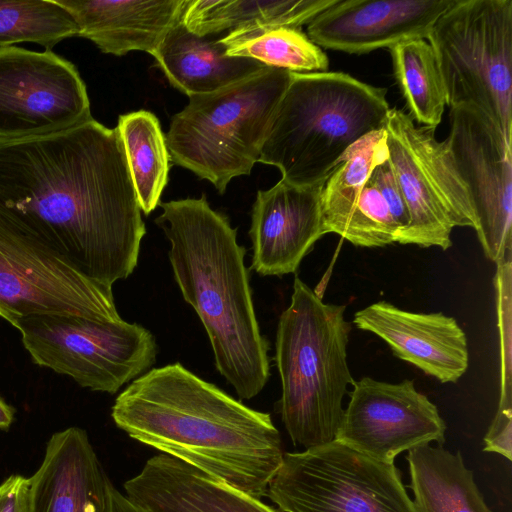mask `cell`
Here are the masks:
<instances>
[{
    "mask_svg": "<svg viewBox=\"0 0 512 512\" xmlns=\"http://www.w3.org/2000/svg\"><path fill=\"white\" fill-rule=\"evenodd\" d=\"M494 277L500 336V398L498 409L512 410L511 369V254L497 264Z\"/></svg>",
    "mask_w": 512,
    "mask_h": 512,
    "instance_id": "obj_30",
    "label": "cell"
},
{
    "mask_svg": "<svg viewBox=\"0 0 512 512\" xmlns=\"http://www.w3.org/2000/svg\"><path fill=\"white\" fill-rule=\"evenodd\" d=\"M454 0H337L307 26V36L321 49L348 54L426 39Z\"/></svg>",
    "mask_w": 512,
    "mask_h": 512,
    "instance_id": "obj_15",
    "label": "cell"
},
{
    "mask_svg": "<svg viewBox=\"0 0 512 512\" xmlns=\"http://www.w3.org/2000/svg\"><path fill=\"white\" fill-rule=\"evenodd\" d=\"M266 496L282 512H418L394 464L336 441L285 452Z\"/></svg>",
    "mask_w": 512,
    "mask_h": 512,
    "instance_id": "obj_10",
    "label": "cell"
},
{
    "mask_svg": "<svg viewBox=\"0 0 512 512\" xmlns=\"http://www.w3.org/2000/svg\"><path fill=\"white\" fill-rule=\"evenodd\" d=\"M33 362L92 391L115 394L151 369L154 335L123 319L101 322L70 315H36L15 325Z\"/></svg>",
    "mask_w": 512,
    "mask_h": 512,
    "instance_id": "obj_9",
    "label": "cell"
},
{
    "mask_svg": "<svg viewBox=\"0 0 512 512\" xmlns=\"http://www.w3.org/2000/svg\"><path fill=\"white\" fill-rule=\"evenodd\" d=\"M406 459L418 512H490L459 451L429 444L408 451Z\"/></svg>",
    "mask_w": 512,
    "mask_h": 512,
    "instance_id": "obj_22",
    "label": "cell"
},
{
    "mask_svg": "<svg viewBox=\"0 0 512 512\" xmlns=\"http://www.w3.org/2000/svg\"><path fill=\"white\" fill-rule=\"evenodd\" d=\"M370 178L385 200L393 220L399 228V234L408 225L409 214L400 186L388 159L375 167Z\"/></svg>",
    "mask_w": 512,
    "mask_h": 512,
    "instance_id": "obj_31",
    "label": "cell"
},
{
    "mask_svg": "<svg viewBox=\"0 0 512 512\" xmlns=\"http://www.w3.org/2000/svg\"><path fill=\"white\" fill-rule=\"evenodd\" d=\"M73 17L78 35L101 52L155 55L168 31L182 20L188 0H55Z\"/></svg>",
    "mask_w": 512,
    "mask_h": 512,
    "instance_id": "obj_20",
    "label": "cell"
},
{
    "mask_svg": "<svg viewBox=\"0 0 512 512\" xmlns=\"http://www.w3.org/2000/svg\"><path fill=\"white\" fill-rule=\"evenodd\" d=\"M448 143L468 188L485 256L496 264L511 254L512 145L480 109L450 108Z\"/></svg>",
    "mask_w": 512,
    "mask_h": 512,
    "instance_id": "obj_13",
    "label": "cell"
},
{
    "mask_svg": "<svg viewBox=\"0 0 512 512\" xmlns=\"http://www.w3.org/2000/svg\"><path fill=\"white\" fill-rule=\"evenodd\" d=\"M159 205L155 223L170 243L180 292L206 330L217 371L240 399L250 400L269 380V343L256 318L237 230L205 194Z\"/></svg>",
    "mask_w": 512,
    "mask_h": 512,
    "instance_id": "obj_3",
    "label": "cell"
},
{
    "mask_svg": "<svg viewBox=\"0 0 512 512\" xmlns=\"http://www.w3.org/2000/svg\"><path fill=\"white\" fill-rule=\"evenodd\" d=\"M77 35L73 17L55 0H0V48L32 42L51 50Z\"/></svg>",
    "mask_w": 512,
    "mask_h": 512,
    "instance_id": "obj_28",
    "label": "cell"
},
{
    "mask_svg": "<svg viewBox=\"0 0 512 512\" xmlns=\"http://www.w3.org/2000/svg\"><path fill=\"white\" fill-rule=\"evenodd\" d=\"M220 38L196 35L181 20L168 31L153 57L169 83L188 97L217 91L268 67L228 56Z\"/></svg>",
    "mask_w": 512,
    "mask_h": 512,
    "instance_id": "obj_21",
    "label": "cell"
},
{
    "mask_svg": "<svg viewBox=\"0 0 512 512\" xmlns=\"http://www.w3.org/2000/svg\"><path fill=\"white\" fill-rule=\"evenodd\" d=\"M350 331L344 305L324 303L294 278L291 302L277 325L275 361L279 413L295 446L309 449L335 439L342 401L354 382L347 363Z\"/></svg>",
    "mask_w": 512,
    "mask_h": 512,
    "instance_id": "obj_5",
    "label": "cell"
},
{
    "mask_svg": "<svg viewBox=\"0 0 512 512\" xmlns=\"http://www.w3.org/2000/svg\"><path fill=\"white\" fill-rule=\"evenodd\" d=\"M324 183L296 186L281 179L257 192L249 229L251 268L256 273H295L315 242L325 235L321 212Z\"/></svg>",
    "mask_w": 512,
    "mask_h": 512,
    "instance_id": "obj_16",
    "label": "cell"
},
{
    "mask_svg": "<svg viewBox=\"0 0 512 512\" xmlns=\"http://www.w3.org/2000/svg\"><path fill=\"white\" fill-rule=\"evenodd\" d=\"M334 441L375 461L394 464L404 451L445 442L446 424L413 380L353 382Z\"/></svg>",
    "mask_w": 512,
    "mask_h": 512,
    "instance_id": "obj_14",
    "label": "cell"
},
{
    "mask_svg": "<svg viewBox=\"0 0 512 512\" xmlns=\"http://www.w3.org/2000/svg\"><path fill=\"white\" fill-rule=\"evenodd\" d=\"M387 159L384 128L365 135L344 152L322 188L321 212L325 234L341 233L363 186L375 167Z\"/></svg>",
    "mask_w": 512,
    "mask_h": 512,
    "instance_id": "obj_26",
    "label": "cell"
},
{
    "mask_svg": "<svg viewBox=\"0 0 512 512\" xmlns=\"http://www.w3.org/2000/svg\"><path fill=\"white\" fill-rule=\"evenodd\" d=\"M383 128L388 162L409 214V223L395 242L446 250L452 245L454 227L476 230L468 188L446 139H436V128L416 126L409 114L397 108L389 109Z\"/></svg>",
    "mask_w": 512,
    "mask_h": 512,
    "instance_id": "obj_8",
    "label": "cell"
},
{
    "mask_svg": "<svg viewBox=\"0 0 512 512\" xmlns=\"http://www.w3.org/2000/svg\"><path fill=\"white\" fill-rule=\"evenodd\" d=\"M15 408L0 396V430H8L15 419Z\"/></svg>",
    "mask_w": 512,
    "mask_h": 512,
    "instance_id": "obj_34",
    "label": "cell"
},
{
    "mask_svg": "<svg viewBox=\"0 0 512 512\" xmlns=\"http://www.w3.org/2000/svg\"><path fill=\"white\" fill-rule=\"evenodd\" d=\"M291 74L266 67L217 91L189 96L165 135L170 160L220 194L234 177L250 175Z\"/></svg>",
    "mask_w": 512,
    "mask_h": 512,
    "instance_id": "obj_6",
    "label": "cell"
},
{
    "mask_svg": "<svg viewBox=\"0 0 512 512\" xmlns=\"http://www.w3.org/2000/svg\"><path fill=\"white\" fill-rule=\"evenodd\" d=\"M226 54L296 73L325 72L326 53L300 28L260 27L236 30L220 38Z\"/></svg>",
    "mask_w": 512,
    "mask_h": 512,
    "instance_id": "obj_25",
    "label": "cell"
},
{
    "mask_svg": "<svg viewBox=\"0 0 512 512\" xmlns=\"http://www.w3.org/2000/svg\"><path fill=\"white\" fill-rule=\"evenodd\" d=\"M386 93L344 72H292L258 162L296 186L325 182L351 145L384 127Z\"/></svg>",
    "mask_w": 512,
    "mask_h": 512,
    "instance_id": "obj_4",
    "label": "cell"
},
{
    "mask_svg": "<svg viewBox=\"0 0 512 512\" xmlns=\"http://www.w3.org/2000/svg\"><path fill=\"white\" fill-rule=\"evenodd\" d=\"M393 74L409 110L423 126L436 128L447 105L446 92L434 51L425 39L389 48Z\"/></svg>",
    "mask_w": 512,
    "mask_h": 512,
    "instance_id": "obj_27",
    "label": "cell"
},
{
    "mask_svg": "<svg viewBox=\"0 0 512 512\" xmlns=\"http://www.w3.org/2000/svg\"><path fill=\"white\" fill-rule=\"evenodd\" d=\"M426 39L447 105H474L512 145V0H454Z\"/></svg>",
    "mask_w": 512,
    "mask_h": 512,
    "instance_id": "obj_7",
    "label": "cell"
},
{
    "mask_svg": "<svg viewBox=\"0 0 512 512\" xmlns=\"http://www.w3.org/2000/svg\"><path fill=\"white\" fill-rule=\"evenodd\" d=\"M36 315L122 320L112 287L90 279L43 242L0 220V317L14 326Z\"/></svg>",
    "mask_w": 512,
    "mask_h": 512,
    "instance_id": "obj_11",
    "label": "cell"
},
{
    "mask_svg": "<svg viewBox=\"0 0 512 512\" xmlns=\"http://www.w3.org/2000/svg\"><path fill=\"white\" fill-rule=\"evenodd\" d=\"M353 323L384 340L396 357L442 383L457 382L468 368L466 334L453 317L441 312L414 313L379 301L357 311Z\"/></svg>",
    "mask_w": 512,
    "mask_h": 512,
    "instance_id": "obj_17",
    "label": "cell"
},
{
    "mask_svg": "<svg viewBox=\"0 0 512 512\" xmlns=\"http://www.w3.org/2000/svg\"><path fill=\"white\" fill-rule=\"evenodd\" d=\"M111 417L131 439L260 499L285 453L269 413L244 405L180 363L133 380L116 397Z\"/></svg>",
    "mask_w": 512,
    "mask_h": 512,
    "instance_id": "obj_2",
    "label": "cell"
},
{
    "mask_svg": "<svg viewBox=\"0 0 512 512\" xmlns=\"http://www.w3.org/2000/svg\"><path fill=\"white\" fill-rule=\"evenodd\" d=\"M398 231L385 200L369 177L339 236L355 246L383 247L395 243Z\"/></svg>",
    "mask_w": 512,
    "mask_h": 512,
    "instance_id": "obj_29",
    "label": "cell"
},
{
    "mask_svg": "<svg viewBox=\"0 0 512 512\" xmlns=\"http://www.w3.org/2000/svg\"><path fill=\"white\" fill-rule=\"evenodd\" d=\"M91 119L74 64L51 50L0 48V140L51 134Z\"/></svg>",
    "mask_w": 512,
    "mask_h": 512,
    "instance_id": "obj_12",
    "label": "cell"
},
{
    "mask_svg": "<svg viewBox=\"0 0 512 512\" xmlns=\"http://www.w3.org/2000/svg\"><path fill=\"white\" fill-rule=\"evenodd\" d=\"M337 0H188L182 22L199 36L260 27L300 28Z\"/></svg>",
    "mask_w": 512,
    "mask_h": 512,
    "instance_id": "obj_23",
    "label": "cell"
},
{
    "mask_svg": "<svg viewBox=\"0 0 512 512\" xmlns=\"http://www.w3.org/2000/svg\"><path fill=\"white\" fill-rule=\"evenodd\" d=\"M0 512H32L29 478L12 474L0 484Z\"/></svg>",
    "mask_w": 512,
    "mask_h": 512,
    "instance_id": "obj_32",
    "label": "cell"
},
{
    "mask_svg": "<svg viewBox=\"0 0 512 512\" xmlns=\"http://www.w3.org/2000/svg\"><path fill=\"white\" fill-rule=\"evenodd\" d=\"M123 488L147 512H278L260 498L162 453L149 458Z\"/></svg>",
    "mask_w": 512,
    "mask_h": 512,
    "instance_id": "obj_19",
    "label": "cell"
},
{
    "mask_svg": "<svg viewBox=\"0 0 512 512\" xmlns=\"http://www.w3.org/2000/svg\"><path fill=\"white\" fill-rule=\"evenodd\" d=\"M0 220L100 284L128 278L146 228L117 128L0 140Z\"/></svg>",
    "mask_w": 512,
    "mask_h": 512,
    "instance_id": "obj_1",
    "label": "cell"
},
{
    "mask_svg": "<svg viewBox=\"0 0 512 512\" xmlns=\"http://www.w3.org/2000/svg\"><path fill=\"white\" fill-rule=\"evenodd\" d=\"M108 512H147L120 492L112 482L108 486Z\"/></svg>",
    "mask_w": 512,
    "mask_h": 512,
    "instance_id": "obj_33",
    "label": "cell"
},
{
    "mask_svg": "<svg viewBox=\"0 0 512 512\" xmlns=\"http://www.w3.org/2000/svg\"><path fill=\"white\" fill-rule=\"evenodd\" d=\"M117 130L141 211L149 215L160 204L168 182L170 155L158 118L147 110L119 116Z\"/></svg>",
    "mask_w": 512,
    "mask_h": 512,
    "instance_id": "obj_24",
    "label": "cell"
},
{
    "mask_svg": "<svg viewBox=\"0 0 512 512\" xmlns=\"http://www.w3.org/2000/svg\"><path fill=\"white\" fill-rule=\"evenodd\" d=\"M29 480L32 512H108L111 480L80 427L51 435Z\"/></svg>",
    "mask_w": 512,
    "mask_h": 512,
    "instance_id": "obj_18",
    "label": "cell"
}]
</instances>
